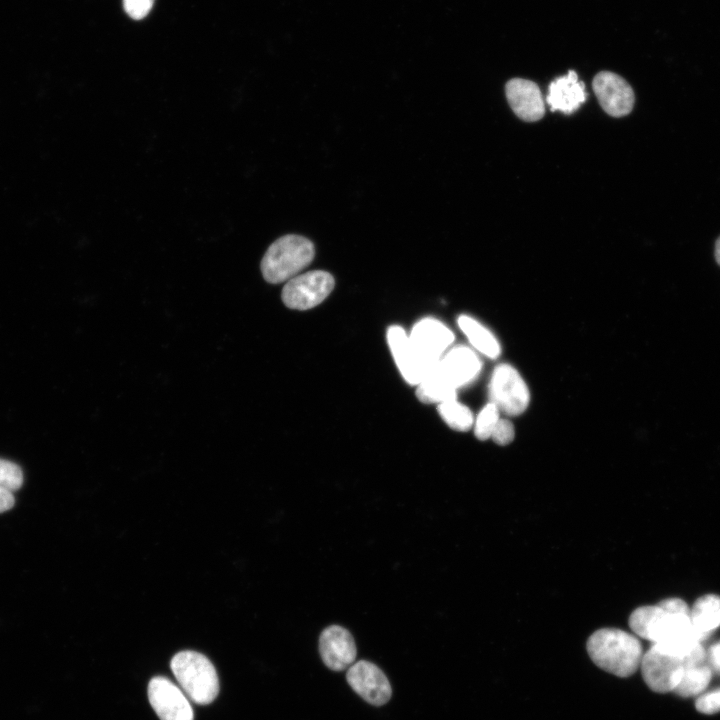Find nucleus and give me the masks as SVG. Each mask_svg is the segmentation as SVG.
<instances>
[{
    "label": "nucleus",
    "instance_id": "10",
    "mask_svg": "<svg viewBox=\"0 0 720 720\" xmlns=\"http://www.w3.org/2000/svg\"><path fill=\"white\" fill-rule=\"evenodd\" d=\"M592 87L603 110L613 117L629 114L634 106L632 87L621 76L601 71L595 75Z\"/></svg>",
    "mask_w": 720,
    "mask_h": 720
},
{
    "label": "nucleus",
    "instance_id": "12",
    "mask_svg": "<svg viewBox=\"0 0 720 720\" xmlns=\"http://www.w3.org/2000/svg\"><path fill=\"white\" fill-rule=\"evenodd\" d=\"M409 339L418 354L428 363L435 365L447 352L454 335L442 322L434 318H424L414 325Z\"/></svg>",
    "mask_w": 720,
    "mask_h": 720
},
{
    "label": "nucleus",
    "instance_id": "28",
    "mask_svg": "<svg viewBox=\"0 0 720 720\" xmlns=\"http://www.w3.org/2000/svg\"><path fill=\"white\" fill-rule=\"evenodd\" d=\"M14 503L13 492L0 486V513L11 509Z\"/></svg>",
    "mask_w": 720,
    "mask_h": 720
},
{
    "label": "nucleus",
    "instance_id": "14",
    "mask_svg": "<svg viewBox=\"0 0 720 720\" xmlns=\"http://www.w3.org/2000/svg\"><path fill=\"white\" fill-rule=\"evenodd\" d=\"M506 97L511 109L522 120L534 122L544 113V101L536 83L522 78H513L506 83Z\"/></svg>",
    "mask_w": 720,
    "mask_h": 720
},
{
    "label": "nucleus",
    "instance_id": "24",
    "mask_svg": "<svg viewBox=\"0 0 720 720\" xmlns=\"http://www.w3.org/2000/svg\"><path fill=\"white\" fill-rule=\"evenodd\" d=\"M695 707L703 714L720 712V688L699 695L696 699Z\"/></svg>",
    "mask_w": 720,
    "mask_h": 720
},
{
    "label": "nucleus",
    "instance_id": "27",
    "mask_svg": "<svg viewBox=\"0 0 720 720\" xmlns=\"http://www.w3.org/2000/svg\"><path fill=\"white\" fill-rule=\"evenodd\" d=\"M705 662L713 674H720V641L714 643L706 652Z\"/></svg>",
    "mask_w": 720,
    "mask_h": 720
},
{
    "label": "nucleus",
    "instance_id": "19",
    "mask_svg": "<svg viewBox=\"0 0 720 720\" xmlns=\"http://www.w3.org/2000/svg\"><path fill=\"white\" fill-rule=\"evenodd\" d=\"M439 362V361H438ZM456 391L441 375L437 364L417 385L416 395L423 403H437L455 399Z\"/></svg>",
    "mask_w": 720,
    "mask_h": 720
},
{
    "label": "nucleus",
    "instance_id": "1",
    "mask_svg": "<svg viewBox=\"0 0 720 720\" xmlns=\"http://www.w3.org/2000/svg\"><path fill=\"white\" fill-rule=\"evenodd\" d=\"M629 626L639 637L682 654H690L702 642L692 625L690 609L679 598L638 607L629 618Z\"/></svg>",
    "mask_w": 720,
    "mask_h": 720
},
{
    "label": "nucleus",
    "instance_id": "17",
    "mask_svg": "<svg viewBox=\"0 0 720 720\" xmlns=\"http://www.w3.org/2000/svg\"><path fill=\"white\" fill-rule=\"evenodd\" d=\"M690 618L700 640L720 627V596L706 594L698 598L690 609Z\"/></svg>",
    "mask_w": 720,
    "mask_h": 720
},
{
    "label": "nucleus",
    "instance_id": "26",
    "mask_svg": "<svg viewBox=\"0 0 720 720\" xmlns=\"http://www.w3.org/2000/svg\"><path fill=\"white\" fill-rule=\"evenodd\" d=\"M154 0H123L126 13L133 19L144 18L151 10Z\"/></svg>",
    "mask_w": 720,
    "mask_h": 720
},
{
    "label": "nucleus",
    "instance_id": "21",
    "mask_svg": "<svg viewBox=\"0 0 720 720\" xmlns=\"http://www.w3.org/2000/svg\"><path fill=\"white\" fill-rule=\"evenodd\" d=\"M438 412L443 421L457 431H468L474 425L472 412L455 399L438 404Z\"/></svg>",
    "mask_w": 720,
    "mask_h": 720
},
{
    "label": "nucleus",
    "instance_id": "5",
    "mask_svg": "<svg viewBox=\"0 0 720 720\" xmlns=\"http://www.w3.org/2000/svg\"><path fill=\"white\" fill-rule=\"evenodd\" d=\"M171 670L182 691L197 704L211 703L219 692L216 670L210 660L195 651H181L171 660Z\"/></svg>",
    "mask_w": 720,
    "mask_h": 720
},
{
    "label": "nucleus",
    "instance_id": "18",
    "mask_svg": "<svg viewBox=\"0 0 720 720\" xmlns=\"http://www.w3.org/2000/svg\"><path fill=\"white\" fill-rule=\"evenodd\" d=\"M458 325L476 350L490 358L498 357L500 345L494 335L482 324L472 317L461 315L458 318Z\"/></svg>",
    "mask_w": 720,
    "mask_h": 720
},
{
    "label": "nucleus",
    "instance_id": "7",
    "mask_svg": "<svg viewBox=\"0 0 720 720\" xmlns=\"http://www.w3.org/2000/svg\"><path fill=\"white\" fill-rule=\"evenodd\" d=\"M333 276L322 270L309 271L287 281L282 301L291 309L307 310L323 302L334 288Z\"/></svg>",
    "mask_w": 720,
    "mask_h": 720
},
{
    "label": "nucleus",
    "instance_id": "29",
    "mask_svg": "<svg viewBox=\"0 0 720 720\" xmlns=\"http://www.w3.org/2000/svg\"><path fill=\"white\" fill-rule=\"evenodd\" d=\"M715 259L717 263L720 265V237L717 239L715 244Z\"/></svg>",
    "mask_w": 720,
    "mask_h": 720
},
{
    "label": "nucleus",
    "instance_id": "23",
    "mask_svg": "<svg viewBox=\"0 0 720 720\" xmlns=\"http://www.w3.org/2000/svg\"><path fill=\"white\" fill-rule=\"evenodd\" d=\"M22 483L21 468L13 462L0 459V486L13 492L18 490Z\"/></svg>",
    "mask_w": 720,
    "mask_h": 720
},
{
    "label": "nucleus",
    "instance_id": "9",
    "mask_svg": "<svg viewBox=\"0 0 720 720\" xmlns=\"http://www.w3.org/2000/svg\"><path fill=\"white\" fill-rule=\"evenodd\" d=\"M387 342L402 377L418 385L436 365L425 361L413 347L405 330L393 325L387 331Z\"/></svg>",
    "mask_w": 720,
    "mask_h": 720
},
{
    "label": "nucleus",
    "instance_id": "15",
    "mask_svg": "<svg viewBox=\"0 0 720 720\" xmlns=\"http://www.w3.org/2000/svg\"><path fill=\"white\" fill-rule=\"evenodd\" d=\"M437 369L455 389L471 382L481 369L479 358L470 348L457 346L448 350L437 363Z\"/></svg>",
    "mask_w": 720,
    "mask_h": 720
},
{
    "label": "nucleus",
    "instance_id": "11",
    "mask_svg": "<svg viewBox=\"0 0 720 720\" xmlns=\"http://www.w3.org/2000/svg\"><path fill=\"white\" fill-rule=\"evenodd\" d=\"M350 687L366 702L381 706L391 697V685L383 671L375 664L360 660L353 663L346 674Z\"/></svg>",
    "mask_w": 720,
    "mask_h": 720
},
{
    "label": "nucleus",
    "instance_id": "13",
    "mask_svg": "<svg viewBox=\"0 0 720 720\" xmlns=\"http://www.w3.org/2000/svg\"><path fill=\"white\" fill-rule=\"evenodd\" d=\"M319 652L324 664L333 671L349 668L357 654L352 635L338 625L323 630L319 638Z\"/></svg>",
    "mask_w": 720,
    "mask_h": 720
},
{
    "label": "nucleus",
    "instance_id": "3",
    "mask_svg": "<svg viewBox=\"0 0 720 720\" xmlns=\"http://www.w3.org/2000/svg\"><path fill=\"white\" fill-rule=\"evenodd\" d=\"M706 651L684 655L654 643L643 654L640 669L646 685L654 692L668 693L678 685L685 667L705 663Z\"/></svg>",
    "mask_w": 720,
    "mask_h": 720
},
{
    "label": "nucleus",
    "instance_id": "25",
    "mask_svg": "<svg viewBox=\"0 0 720 720\" xmlns=\"http://www.w3.org/2000/svg\"><path fill=\"white\" fill-rule=\"evenodd\" d=\"M515 436L513 424L507 419H499L491 435V439L498 445L511 443Z\"/></svg>",
    "mask_w": 720,
    "mask_h": 720
},
{
    "label": "nucleus",
    "instance_id": "20",
    "mask_svg": "<svg viewBox=\"0 0 720 720\" xmlns=\"http://www.w3.org/2000/svg\"><path fill=\"white\" fill-rule=\"evenodd\" d=\"M712 675L713 672L706 662L687 666L673 692L685 698L698 697L709 685Z\"/></svg>",
    "mask_w": 720,
    "mask_h": 720
},
{
    "label": "nucleus",
    "instance_id": "4",
    "mask_svg": "<svg viewBox=\"0 0 720 720\" xmlns=\"http://www.w3.org/2000/svg\"><path fill=\"white\" fill-rule=\"evenodd\" d=\"M313 243L300 235L289 234L274 241L261 260L263 278L272 284L289 281L313 260Z\"/></svg>",
    "mask_w": 720,
    "mask_h": 720
},
{
    "label": "nucleus",
    "instance_id": "6",
    "mask_svg": "<svg viewBox=\"0 0 720 720\" xmlns=\"http://www.w3.org/2000/svg\"><path fill=\"white\" fill-rule=\"evenodd\" d=\"M489 396L491 403L509 416L523 413L530 399L525 381L509 364L495 367L490 380Z\"/></svg>",
    "mask_w": 720,
    "mask_h": 720
},
{
    "label": "nucleus",
    "instance_id": "2",
    "mask_svg": "<svg viewBox=\"0 0 720 720\" xmlns=\"http://www.w3.org/2000/svg\"><path fill=\"white\" fill-rule=\"evenodd\" d=\"M591 660L602 670L618 677H629L641 665L643 649L633 634L618 628H602L586 643Z\"/></svg>",
    "mask_w": 720,
    "mask_h": 720
},
{
    "label": "nucleus",
    "instance_id": "8",
    "mask_svg": "<svg viewBox=\"0 0 720 720\" xmlns=\"http://www.w3.org/2000/svg\"><path fill=\"white\" fill-rule=\"evenodd\" d=\"M148 698L161 720H193V709L186 694L165 677L150 680Z\"/></svg>",
    "mask_w": 720,
    "mask_h": 720
},
{
    "label": "nucleus",
    "instance_id": "22",
    "mask_svg": "<svg viewBox=\"0 0 720 720\" xmlns=\"http://www.w3.org/2000/svg\"><path fill=\"white\" fill-rule=\"evenodd\" d=\"M499 415V409L491 402L482 408L474 421V434L479 440L491 438L492 432L500 419Z\"/></svg>",
    "mask_w": 720,
    "mask_h": 720
},
{
    "label": "nucleus",
    "instance_id": "16",
    "mask_svg": "<svg viewBox=\"0 0 720 720\" xmlns=\"http://www.w3.org/2000/svg\"><path fill=\"white\" fill-rule=\"evenodd\" d=\"M587 96L585 84L570 70L550 83L546 100L552 111L569 115L579 109Z\"/></svg>",
    "mask_w": 720,
    "mask_h": 720
}]
</instances>
